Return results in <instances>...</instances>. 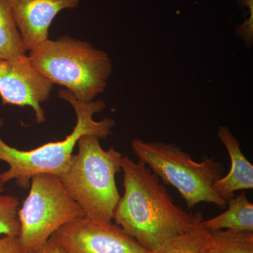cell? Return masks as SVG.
I'll return each mask as SVG.
<instances>
[{
    "label": "cell",
    "instance_id": "e0dca14e",
    "mask_svg": "<svg viewBox=\"0 0 253 253\" xmlns=\"http://www.w3.org/2000/svg\"><path fill=\"white\" fill-rule=\"evenodd\" d=\"M0 253H23L18 236H0Z\"/></svg>",
    "mask_w": 253,
    "mask_h": 253
},
{
    "label": "cell",
    "instance_id": "7a4b0ae2",
    "mask_svg": "<svg viewBox=\"0 0 253 253\" xmlns=\"http://www.w3.org/2000/svg\"><path fill=\"white\" fill-rule=\"evenodd\" d=\"M61 99L67 101L74 109L77 117L76 126L71 134L61 141L49 142L29 151H22L6 144L0 135V161L7 163L9 169L0 173V183L5 184L11 180L22 189H29L33 176L51 174L61 176L67 169L73 150L80 138L84 134L106 139L112 134L116 123L111 118L94 121L96 113L106 108L104 100L90 102L78 101L67 89L59 91ZM4 121L0 118V130Z\"/></svg>",
    "mask_w": 253,
    "mask_h": 253
},
{
    "label": "cell",
    "instance_id": "7c38bea8",
    "mask_svg": "<svg viewBox=\"0 0 253 253\" xmlns=\"http://www.w3.org/2000/svg\"><path fill=\"white\" fill-rule=\"evenodd\" d=\"M18 31L11 0H0V59H17L27 56Z\"/></svg>",
    "mask_w": 253,
    "mask_h": 253
},
{
    "label": "cell",
    "instance_id": "5bb4252c",
    "mask_svg": "<svg viewBox=\"0 0 253 253\" xmlns=\"http://www.w3.org/2000/svg\"><path fill=\"white\" fill-rule=\"evenodd\" d=\"M211 231L201 226L166 241L151 253H203L211 239Z\"/></svg>",
    "mask_w": 253,
    "mask_h": 253
},
{
    "label": "cell",
    "instance_id": "5b68a950",
    "mask_svg": "<svg viewBox=\"0 0 253 253\" xmlns=\"http://www.w3.org/2000/svg\"><path fill=\"white\" fill-rule=\"evenodd\" d=\"M131 149L139 161L144 163L160 179L175 188L185 201L188 209L201 203L224 208L226 202L213 190L214 182L222 177L224 166L205 156L196 162L179 146L134 139Z\"/></svg>",
    "mask_w": 253,
    "mask_h": 253
},
{
    "label": "cell",
    "instance_id": "52a82bcc",
    "mask_svg": "<svg viewBox=\"0 0 253 253\" xmlns=\"http://www.w3.org/2000/svg\"><path fill=\"white\" fill-rule=\"evenodd\" d=\"M65 253H151L117 224L76 218L51 236Z\"/></svg>",
    "mask_w": 253,
    "mask_h": 253
},
{
    "label": "cell",
    "instance_id": "2e32d148",
    "mask_svg": "<svg viewBox=\"0 0 253 253\" xmlns=\"http://www.w3.org/2000/svg\"><path fill=\"white\" fill-rule=\"evenodd\" d=\"M240 4L249 8L250 18L236 29V34L244 42L248 49L253 43V0H239Z\"/></svg>",
    "mask_w": 253,
    "mask_h": 253
},
{
    "label": "cell",
    "instance_id": "8992f818",
    "mask_svg": "<svg viewBox=\"0 0 253 253\" xmlns=\"http://www.w3.org/2000/svg\"><path fill=\"white\" fill-rule=\"evenodd\" d=\"M30 191L18 209V235L23 253L41 248L60 227L84 213L70 196L59 176H33Z\"/></svg>",
    "mask_w": 253,
    "mask_h": 253
},
{
    "label": "cell",
    "instance_id": "8fae6325",
    "mask_svg": "<svg viewBox=\"0 0 253 253\" xmlns=\"http://www.w3.org/2000/svg\"><path fill=\"white\" fill-rule=\"evenodd\" d=\"M227 209L216 217L201 221L200 226L210 231L227 230L253 231V204L246 191L226 202Z\"/></svg>",
    "mask_w": 253,
    "mask_h": 253
},
{
    "label": "cell",
    "instance_id": "6da1fadb",
    "mask_svg": "<svg viewBox=\"0 0 253 253\" xmlns=\"http://www.w3.org/2000/svg\"><path fill=\"white\" fill-rule=\"evenodd\" d=\"M124 194L113 219L126 234L154 253L163 244L199 227L201 212L190 214L174 204L166 186L144 163L123 158Z\"/></svg>",
    "mask_w": 253,
    "mask_h": 253
},
{
    "label": "cell",
    "instance_id": "ba28073f",
    "mask_svg": "<svg viewBox=\"0 0 253 253\" xmlns=\"http://www.w3.org/2000/svg\"><path fill=\"white\" fill-rule=\"evenodd\" d=\"M54 84L32 64L28 56L0 59V97L2 104L32 108L38 124L45 122L42 104L49 99Z\"/></svg>",
    "mask_w": 253,
    "mask_h": 253
},
{
    "label": "cell",
    "instance_id": "3957f363",
    "mask_svg": "<svg viewBox=\"0 0 253 253\" xmlns=\"http://www.w3.org/2000/svg\"><path fill=\"white\" fill-rule=\"evenodd\" d=\"M30 61L52 84L64 86L78 101L104 92L112 73L107 53L69 36L48 39L30 51Z\"/></svg>",
    "mask_w": 253,
    "mask_h": 253
},
{
    "label": "cell",
    "instance_id": "30bf717a",
    "mask_svg": "<svg viewBox=\"0 0 253 253\" xmlns=\"http://www.w3.org/2000/svg\"><path fill=\"white\" fill-rule=\"evenodd\" d=\"M218 139L226 148L231 160L229 172L214 182L213 190L221 199L227 202L236 191L253 188V166L245 156L239 141L228 126H221L217 131Z\"/></svg>",
    "mask_w": 253,
    "mask_h": 253
},
{
    "label": "cell",
    "instance_id": "ac0fdd59",
    "mask_svg": "<svg viewBox=\"0 0 253 253\" xmlns=\"http://www.w3.org/2000/svg\"><path fill=\"white\" fill-rule=\"evenodd\" d=\"M31 253H65V252L58 243H56L52 238H50L45 244Z\"/></svg>",
    "mask_w": 253,
    "mask_h": 253
},
{
    "label": "cell",
    "instance_id": "9a60e30c",
    "mask_svg": "<svg viewBox=\"0 0 253 253\" xmlns=\"http://www.w3.org/2000/svg\"><path fill=\"white\" fill-rule=\"evenodd\" d=\"M4 185L0 183V236L18 237L20 233L18 219L19 201L14 196L4 194Z\"/></svg>",
    "mask_w": 253,
    "mask_h": 253
},
{
    "label": "cell",
    "instance_id": "9c48e42d",
    "mask_svg": "<svg viewBox=\"0 0 253 253\" xmlns=\"http://www.w3.org/2000/svg\"><path fill=\"white\" fill-rule=\"evenodd\" d=\"M81 0H11V9L26 51L49 39V30L61 11L74 9Z\"/></svg>",
    "mask_w": 253,
    "mask_h": 253
},
{
    "label": "cell",
    "instance_id": "277c9868",
    "mask_svg": "<svg viewBox=\"0 0 253 253\" xmlns=\"http://www.w3.org/2000/svg\"><path fill=\"white\" fill-rule=\"evenodd\" d=\"M77 146L61 182L85 217L111 223L121 199L116 176L122 171L123 155L114 147L103 149L99 139L89 134L82 136Z\"/></svg>",
    "mask_w": 253,
    "mask_h": 253
},
{
    "label": "cell",
    "instance_id": "4fadbf2b",
    "mask_svg": "<svg viewBox=\"0 0 253 253\" xmlns=\"http://www.w3.org/2000/svg\"><path fill=\"white\" fill-rule=\"evenodd\" d=\"M203 253H253V231H211Z\"/></svg>",
    "mask_w": 253,
    "mask_h": 253
}]
</instances>
